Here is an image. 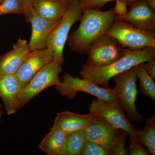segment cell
Listing matches in <instances>:
<instances>
[{"label":"cell","mask_w":155,"mask_h":155,"mask_svg":"<svg viewBox=\"0 0 155 155\" xmlns=\"http://www.w3.org/2000/svg\"><path fill=\"white\" fill-rule=\"evenodd\" d=\"M115 16L114 8L106 11L83 9L79 27L67 39L70 48L81 54H87L92 43L110 28Z\"/></svg>","instance_id":"obj_1"},{"label":"cell","mask_w":155,"mask_h":155,"mask_svg":"<svg viewBox=\"0 0 155 155\" xmlns=\"http://www.w3.org/2000/svg\"><path fill=\"white\" fill-rule=\"evenodd\" d=\"M155 59V48H145L138 51L125 49L122 58L105 67H94L81 66L79 72L82 78L102 87H109V82L114 76L137 66Z\"/></svg>","instance_id":"obj_2"},{"label":"cell","mask_w":155,"mask_h":155,"mask_svg":"<svg viewBox=\"0 0 155 155\" xmlns=\"http://www.w3.org/2000/svg\"><path fill=\"white\" fill-rule=\"evenodd\" d=\"M83 9L78 0H70L68 8L60 22L50 33L46 48L52 51L55 60L63 64L64 50L69 31L75 22L80 20Z\"/></svg>","instance_id":"obj_3"},{"label":"cell","mask_w":155,"mask_h":155,"mask_svg":"<svg viewBox=\"0 0 155 155\" xmlns=\"http://www.w3.org/2000/svg\"><path fill=\"white\" fill-rule=\"evenodd\" d=\"M114 89L117 96L119 106L127 113L130 122H140L143 117L138 113L136 107L137 94V76L135 67L120 73L113 78Z\"/></svg>","instance_id":"obj_4"},{"label":"cell","mask_w":155,"mask_h":155,"mask_svg":"<svg viewBox=\"0 0 155 155\" xmlns=\"http://www.w3.org/2000/svg\"><path fill=\"white\" fill-rule=\"evenodd\" d=\"M105 34L114 38L127 49L138 51L155 48V34L141 30L125 21L114 20Z\"/></svg>","instance_id":"obj_5"},{"label":"cell","mask_w":155,"mask_h":155,"mask_svg":"<svg viewBox=\"0 0 155 155\" xmlns=\"http://www.w3.org/2000/svg\"><path fill=\"white\" fill-rule=\"evenodd\" d=\"M62 65L60 61L54 59L35 74L28 84L19 91L18 98L21 107L46 88L61 83L59 74L63 70Z\"/></svg>","instance_id":"obj_6"},{"label":"cell","mask_w":155,"mask_h":155,"mask_svg":"<svg viewBox=\"0 0 155 155\" xmlns=\"http://www.w3.org/2000/svg\"><path fill=\"white\" fill-rule=\"evenodd\" d=\"M56 89L63 96L73 100L78 92H84L96 97L98 99L111 102L117 100L114 88L101 87L83 78L75 77L65 72L61 82L55 86Z\"/></svg>","instance_id":"obj_7"},{"label":"cell","mask_w":155,"mask_h":155,"mask_svg":"<svg viewBox=\"0 0 155 155\" xmlns=\"http://www.w3.org/2000/svg\"><path fill=\"white\" fill-rule=\"evenodd\" d=\"M125 50L114 38L104 34L91 45L87 51V60L84 65L105 67L122 58Z\"/></svg>","instance_id":"obj_8"},{"label":"cell","mask_w":155,"mask_h":155,"mask_svg":"<svg viewBox=\"0 0 155 155\" xmlns=\"http://www.w3.org/2000/svg\"><path fill=\"white\" fill-rule=\"evenodd\" d=\"M88 110L90 114L99 116L116 129H123L128 135H135L136 129L125 116L117 100L111 102L92 100Z\"/></svg>","instance_id":"obj_9"},{"label":"cell","mask_w":155,"mask_h":155,"mask_svg":"<svg viewBox=\"0 0 155 155\" xmlns=\"http://www.w3.org/2000/svg\"><path fill=\"white\" fill-rule=\"evenodd\" d=\"M117 131L118 129L113 127L99 116L91 114L84 129L87 140L100 145L110 152L112 155Z\"/></svg>","instance_id":"obj_10"},{"label":"cell","mask_w":155,"mask_h":155,"mask_svg":"<svg viewBox=\"0 0 155 155\" xmlns=\"http://www.w3.org/2000/svg\"><path fill=\"white\" fill-rule=\"evenodd\" d=\"M54 59L52 52L47 48L31 51L16 74L20 90L28 84L35 74L41 68Z\"/></svg>","instance_id":"obj_11"},{"label":"cell","mask_w":155,"mask_h":155,"mask_svg":"<svg viewBox=\"0 0 155 155\" xmlns=\"http://www.w3.org/2000/svg\"><path fill=\"white\" fill-rule=\"evenodd\" d=\"M130 11L122 21L137 28L155 34V11L145 0H135L130 5Z\"/></svg>","instance_id":"obj_12"},{"label":"cell","mask_w":155,"mask_h":155,"mask_svg":"<svg viewBox=\"0 0 155 155\" xmlns=\"http://www.w3.org/2000/svg\"><path fill=\"white\" fill-rule=\"evenodd\" d=\"M61 19L57 20L45 19L37 15L32 10L28 21L31 26V35L28 42L31 51L45 48L49 35Z\"/></svg>","instance_id":"obj_13"},{"label":"cell","mask_w":155,"mask_h":155,"mask_svg":"<svg viewBox=\"0 0 155 155\" xmlns=\"http://www.w3.org/2000/svg\"><path fill=\"white\" fill-rule=\"evenodd\" d=\"M31 51L26 40L18 39L11 51L0 56V75H16Z\"/></svg>","instance_id":"obj_14"},{"label":"cell","mask_w":155,"mask_h":155,"mask_svg":"<svg viewBox=\"0 0 155 155\" xmlns=\"http://www.w3.org/2000/svg\"><path fill=\"white\" fill-rule=\"evenodd\" d=\"M20 90L16 75H0V97L8 115L14 114L22 108L18 98Z\"/></svg>","instance_id":"obj_15"},{"label":"cell","mask_w":155,"mask_h":155,"mask_svg":"<svg viewBox=\"0 0 155 155\" xmlns=\"http://www.w3.org/2000/svg\"><path fill=\"white\" fill-rule=\"evenodd\" d=\"M70 0H35L32 10L39 17L51 20L62 19Z\"/></svg>","instance_id":"obj_16"},{"label":"cell","mask_w":155,"mask_h":155,"mask_svg":"<svg viewBox=\"0 0 155 155\" xmlns=\"http://www.w3.org/2000/svg\"><path fill=\"white\" fill-rule=\"evenodd\" d=\"M91 116L89 113L86 115H80L68 111L58 113L52 127H58L67 134L84 130Z\"/></svg>","instance_id":"obj_17"},{"label":"cell","mask_w":155,"mask_h":155,"mask_svg":"<svg viewBox=\"0 0 155 155\" xmlns=\"http://www.w3.org/2000/svg\"><path fill=\"white\" fill-rule=\"evenodd\" d=\"M67 135L64 130L52 127L43 139L38 148L48 155H64Z\"/></svg>","instance_id":"obj_18"},{"label":"cell","mask_w":155,"mask_h":155,"mask_svg":"<svg viewBox=\"0 0 155 155\" xmlns=\"http://www.w3.org/2000/svg\"><path fill=\"white\" fill-rule=\"evenodd\" d=\"M144 127L137 130L135 135L150 155H155V115L145 119Z\"/></svg>","instance_id":"obj_19"},{"label":"cell","mask_w":155,"mask_h":155,"mask_svg":"<svg viewBox=\"0 0 155 155\" xmlns=\"http://www.w3.org/2000/svg\"><path fill=\"white\" fill-rule=\"evenodd\" d=\"M86 141L84 130L68 134L64 155H81Z\"/></svg>","instance_id":"obj_20"},{"label":"cell","mask_w":155,"mask_h":155,"mask_svg":"<svg viewBox=\"0 0 155 155\" xmlns=\"http://www.w3.org/2000/svg\"><path fill=\"white\" fill-rule=\"evenodd\" d=\"M137 78L139 80V86L141 93L155 102L154 80L149 75L145 69L144 63L135 66Z\"/></svg>","instance_id":"obj_21"},{"label":"cell","mask_w":155,"mask_h":155,"mask_svg":"<svg viewBox=\"0 0 155 155\" xmlns=\"http://www.w3.org/2000/svg\"><path fill=\"white\" fill-rule=\"evenodd\" d=\"M22 0H3L0 2V16L5 14H24Z\"/></svg>","instance_id":"obj_22"},{"label":"cell","mask_w":155,"mask_h":155,"mask_svg":"<svg viewBox=\"0 0 155 155\" xmlns=\"http://www.w3.org/2000/svg\"><path fill=\"white\" fill-rule=\"evenodd\" d=\"M128 134L126 130L118 129L117 137L112 150V155H127L125 142Z\"/></svg>","instance_id":"obj_23"},{"label":"cell","mask_w":155,"mask_h":155,"mask_svg":"<svg viewBox=\"0 0 155 155\" xmlns=\"http://www.w3.org/2000/svg\"><path fill=\"white\" fill-rule=\"evenodd\" d=\"M128 145L126 148L127 154L130 155H150L146 149L140 142L136 135H129Z\"/></svg>","instance_id":"obj_24"},{"label":"cell","mask_w":155,"mask_h":155,"mask_svg":"<svg viewBox=\"0 0 155 155\" xmlns=\"http://www.w3.org/2000/svg\"><path fill=\"white\" fill-rule=\"evenodd\" d=\"M81 155H112L110 152L100 145L87 140Z\"/></svg>","instance_id":"obj_25"},{"label":"cell","mask_w":155,"mask_h":155,"mask_svg":"<svg viewBox=\"0 0 155 155\" xmlns=\"http://www.w3.org/2000/svg\"><path fill=\"white\" fill-rule=\"evenodd\" d=\"M116 0H78L79 3L83 9H100L107 3ZM127 3V5L130 6L135 0H122Z\"/></svg>","instance_id":"obj_26"},{"label":"cell","mask_w":155,"mask_h":155,"mask_svg":"<svg viewBox=\"0 0 155 155\" xmlns=\"http://www.w3.org/2000/svg\"><path fill=\"white\" fill-rule=\"evenodd\" d=\"M127 3L122 0H116V5L114 8L115 13L114 20L122 21L128 12Z\"/></svg>","instance_id":"obj_27"},{"label":"cell","mask_w":155,"mask_h":155,"mask_svg":"<svg viewBox=\"0 0 155 155\" xmlns=\"http://www.w3.org/2000/svg\"><path fill=\"white\" fill-rule=\"evenodd\" d=\"M22 1L24 6V15L26 21L28 22L31 13L32 11V6L35 0H22Z\"/></svg>","instance_id":"obj_28"},{"label":"cell","mask_w":155,"mask_h":155,"mask_svg":"<svg viewBox=\"0 0 155 155\" xmlns=\"http://www.w3.org/2000/svg\"><path fill=\"white\" fill-rule=\"evenodd\" d=\"M144 67L147 72L153 80H155V60L146 62Z\"/></svg>","instance_id":"obj_29"},{"label":"cell","mask_w":155,"mask_h":155,"mask_svg":"<svg viewBox=\"0 0 155 155\" xmlns=\"http://www.w3.org/2000/svg\"><path fill=\"white\" fill-rule=\"evenodd\" d=\"M147 5L155 11V0H145Z\"/></svg>","instance_id":"obj_30"},{"label":"cell","mask_w":155,"mask_h":155,"mask_svg":"<svg viewBox=\"0 0 155 155\" xmlns=\"http://www.w3.org/2000/svg\"><path fill=\"white\" fill-rule=\"evenodd\" d=\"M3 106L2 104H0V122L2 121V118L4 114V111L2 110Z\"/></svg>","instance_id":"obj_31"},{"label":"cell","mask_w":155,"mask_h":155,"mask_svg":"<svg viewBox=\"0 0 155 155\" xmlns=\"http://www.w3.org/2000/svg\"><path fill=\"white\" fill-rule=\"evenodd\" d=\"M3 0H0V2H2V1Z\"/></svg>","instance_id":"obj_32"}]
</instances>
